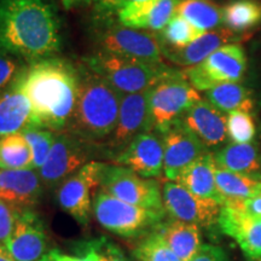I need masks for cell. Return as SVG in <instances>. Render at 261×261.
I'll use <instances>...</instances> for the list:
<instances>
[{"instance_id": "1", "label": "cell", "mask_w": 261, "mask_h": 261, "mask_svg": "<svg viewBox=\"0 0 261 261\" xmlns=\"http://www.w3.org/2000/svg\"><path fill=\"white\" fill-rule=\"evenodd\" d=\"M17 84L32 107L33 125L52 132L68 129L80 91V70L60 57L27 64Z\"/></svg>"}, {"instance_id": "2", "label": "cell", "mask_w": 261, "mask_h": 261, "mask_svg": "<svg viewBox=\"0 0 261 261\" xmlns=\"http://www.w3.org/2000/svg\"><path fill=\"white\" fill-rule=\"evenodd\" d=\"M0 48L27 64L56 57L62 48L56 8L46 0H0Z\"/></svg>"}, {"instance_id": "3", "label": "cell", "mask_w": 261, "mask_h": 261, "mask_svg": "<svg viewBox=\"0 0 261 261\" xmlns=\"http://www.w3.org/2000/svg\"><path fill=\"white\" fill-rule=\"evenodd\" d=\"M80 91L68 132L93 144L115 128L122 94L85 64L79 67Z\"/></svg>"}, {"instance_id": "4", "label": "cell", "mask_w": 261, "mask_h": 261, "mask_svg": "<svg viewBox=\"0 0 261 261\" xmlns=\"http://www.w3.org/2000/svg\"><path fill=\"white\" fill-rule=\"evenodd\" d=\"M84 62L89 69L106 79L122 96L150 90L177 71L163 63H149L104 51H97L84 58Z\"/></svg>"}, {"instance_id": "5", "label": "cell", "mask_w": 261, "mask_h": 261, "mask_svg": "<svg viewBox=\"0 0 261 261\" xmlns=\"http://www.w3.org/2000/svg\"><path fill=\"white\" fill-rule=\"evenodd\" d=\"M92 214L100 226L126 238H136L151 232L161 224L166 211H154L129 204L98 191L93 198Z\"/></svg>"}, {"instance_id": "6", "label": "cell", "mask_w": 261, "mask_h": 261, "mask_svg": "<svg viewBox=\"0 0 261 261\" xmlns=\"http://www.w3.org/2000/svg\"><path fill=\"white\" fill-rule=\"evenodd\" d=\"M202 99L198 91L189 83L182 71L177 70L151 87L149 98L151 132L165 135Z\"/></svg>"}, {"instance_id": "7", "label": "cell", "mask_w": 261, "mask_h": 261, "mask_svg": "<svg viewBox=\"0 0 261 261\" xmlns=\"http://www.w3.org/2000/svg\"><path fill=\"white\" fill-rule=\"evenodd\" d=\"M102 17L103 27L96 33L99 51L149 63H163L162 44L158 33L126 27L119 21H112L110 15Z\"/></svg>"}, {"instance_id": "8", "label": "cell", "mask_w": 261, "mask_h": 261, "mask_svg": "<svg viewBox=\"0 0 261 261\" xmlns=\"http://www.w3.org/2000/svg\"><path fill=\"white\" fill-rule=\"evenodd\" d=\"M99 189L129 204L148 210L166 211L159 182L154 179L140 177L132 169L123 166L103 163L99 175Z\"/></svg>"}, {"instance_id": "9", "label": "cell", "mask_w": 261, "mask_h": 261, "mask_svg": "<svg viewBox=\"0 0 261 261\" xmlns=\"http://www.w3.org/2000/svg\"><path fill=\"white\" fill-rule=\"evenodd\" d=\"M247 69L248 57L242 45L227 44L182 73L196 90L205 92L217 85L238 83L244 77Z\"/></svg>"}, {"instance_id": "10", "label": "cell", "mask_w": 261, "mask_h": 261, "mask_svg": "<svg viewBox=\"0 0 261 261\" xmlns=\"http://www.w3.org/2000/svg\"><path fill=\"white\" fill-rule=\"evenodd\" d=\"M91 145L68 130L57 132L46 161L38 169L42 184L57 187L83 168L90 162Z\"/></svg>"}, {"instance_id": "11", "label": "cell", "mask_w": 261, "mask_h": 261, "mask_svg": "<svg viewBox=\"0 0 261 261\" xmlns=\"http://www.w3.org/2000/svg\"><path fill=\"white\" fill-rule=\"evenodd\" d=\"M103 162L90 161L65 179L57 189V203L83 226L89 225L93 208V194L99 188Z\"/></svg>"}, {"instance_id": "12", "label": "cell", "mask_w": 261, "mask_h": 261, "mask_svg": "<svg viewBox=\"0 0 261 261\" xmlns=\"http://www.w3.org/2000/svg\"><path fill=\"white\" fill-rule=\"evenodd\" d=\"M163 207L172 219L211 227L218 224L221 204L191 194L177 181L167 180L162 187Z\"/></svg>"}, {"instance_id": "13", "label": "cell", "mask_w": 261, "mask_h": 261, "mask_svg": "<svg viewBox=\"0 0 261 261\" xmlns=\"http://www.w3.org/2000/svg\"><path fill=\"white\" fill-rule=\"evenodd\" d=\"M45 225L34 210H16L15 227L4 246L16 261H40L51 252Z\"/></svg>"}, {"instance_id": "14", "label": "cell", "mask_w": 261, "mask_h": 261, "mask_svg": "<svg viewBox=\"0 0 261 261\" xmlns=\"http://www.w3.org/2000/svg\"><path fill=\"white\" fill-rule=\"evenodd\" d=\"M150 90L122 97L116 126L107 139V146L110 152L116 151L119 155L137 136L151 132L149 109Z\"/></svg>"}, {"instance_id": "15", "label": "cell", "mask_w": 261, "mask_h": 261, "mask_svg": "<svg viewBox=\"0 0 261 261\" xmlns=\"http://www.w3.org/2000/svg\"><path fill=\"white\" fill-rule=\"evenodd\" d=\"M162 142L163 174L169 181H177L191 163L208 152L201 140L180 121L162 135Z\"/></svg>"}, {"instance_id": "16", "label": "cell", "mask_w": 261, "mask_h": 261, "mask_svg": "<svg viewBox=\"0 0 261 261\" xmlns=\"http://www.w3.org/2000/svg\"><path fill=\"white\" fill-rule=\"evenodd\" d=\"M243 202H224L221 205L219 225L221 232L232 237L248 259L261 257V218L246 214Z\"/></svg>"}, {"instance_id": "17", "label": "cell", "mask_w": 261, "mask_h": 261, "mask_svg": "<svg viewBox=\"0 0 261 261\" xmlns=\"http://www.w3.org/2000/svg\"><path fill=\"white\" fill-rule=\"evenodd\" d=\"M115 162L132 169L143 178L160 177L163 172L162 136L156 132H145L137 136L116 155Z\"/></svg>"}, {"instance_id": "18", "label": "cell", "mask_w": 261, "mask_h": 261, "mask_svg": "<svg viewBox=\"0 0 261 261\" xmlns=\"http://www.w3.org/2000/svg\"><path fill=\"white\" fill-rule=\"evenodd\" d=\"M252 34H237L230 29L220 27L214 31L205 32L197 40L182 48L162 46V56L172 63L182 67H195L211 56L218 48L227 44H241Z\"/></svg>"}, {"instance_id": "19", "label": "cell", "mask_w": 261, "mask_h": 261, "mask_svg": "<svg viewBox=\"0 0 261 261\" xmlns=\"http://www.w3.org/2000/svg\"><path fill=\"white\" fill-rule=\"evenodd\" d=\"M41 195L42 181L34 169H0V200L15 210H33Z\"/></svg>"}, {"instance_id": "20", "label": "cell", "mask_w": 261, "mask_h": 261, "mask_svg": "<svg viewBox=\"0 0 261 261\" xmlns=\"http://www.w3.org/2000/svg\"><path fill=\"white\" fill-rule=\"evenodd\" d=\"M226 119L227 115L207 99H201L184 114L180 122L201 140L205 148L212 149L226 142Z\"/></svg>"}, {"instance_id": "21", "label": "cell", "mask_w": 261, "mask_h": 261, "mask_svg": "<svg viewBox=\"0 0 261 261\" xmlns=\"http://www.w3.org/2000/svg\"><path fill=\"white\" fill-rule=\"evenodd\" d=\"M31 125V103L16 81L14 86L0 93V138L23 132Z\"/></svg>"}, {"instance_id": "22", "label": "cell", "mask_w": 261, "mask_h": 261, "mask_svg": "<svg viewBox=\"0 0 261 261\" xmlns=\"http://www.w3.org/2000/svg\"><path fill=\"white\" fill-rule=\"evenodd\" d=\"M215 162L211 152H207L191 163L179 175L177 182L182 185L191 194L205 200H212L223 205L224 198L218 190L215 182Z\"/></svg>"}, {"instance_id": "23", "label": "cell", "mask_w": 261, "mask_h": 261, "mask_svg": "<svg viewBox=\"0 0 261 261\" xmlns=\"http://www.w3.org/2000/svg\"><path fill=\"white\" fill-rule=\"evenodd\" d=\"M168 247L181 261H190L202 247L201 228L195 224L172 219L155 227Z\"/></svg>"}, {"instance_id": "24", "label": "cell", "mask_w": 261, "mask_h": 261, "mask_svg": "<svg viewBox=\"0 0 261 261\" xmlns=\"http://www.w3.org/2000/svg\"><path fill=\"white\" fill-rule=\"evenodd\" d=\"M218 167L261 179V151L255 143H230L213 155Z\"/></svg>"}, {"instance_id": "25", "label": "cell", "mask_w": 261, "mask_h": 261, "mask_svg": "<svg viewBox=\"0 0 261 261\" xmlns=\"http://www.w3.org/2000/svg\"><path fill=\"white\" fill-rule=\"evenodd\" d=\"M215 182L224 202H243L261 194L260 178L226 171L218 166L215 167Z\"/></svg>"}, {"instance_id": "26", "label": "cell", "mask_w": 261, "mask_h": 261, "mask_svg": "<svg viewBox=\"0 0 261 261\" xmlns=\"http://www.w3.org/2000/svg\"><path fill=\"white\" fill-rule=\"evenodd\" d=\"M205 99L223 113L246 110L252 113L254 108L253 92L238 83L220 84L204 92Z\"/></svg>"}, {"instance_id": "27", "label": "cell", "mask_w": 261, "mask_h": 261, "mask_svg": "<svg viewBox=\"0 0 261 261\" xmlns=\"http://www.w3.org/2000/svg\"><path fill=\"white\" fill-rule=\"evenodd\" d=\"M175 15L202 32L214 31L223 25V8L214 0H180Z\"/></svg>"}, {"instance_id": "28", "label": "cell", "mask_w": 261, "mask_h": 261, "mask_svg": "<svg viewBox=\"0 0 261 261\" xmlns=\"http://www.w3.org/2000/svg\"><path fill=\"white\" fill-rule=\"evenodd\" d=\"M261 24V0H230L223 6V25L237 34Z\"/></svg>"}, {"instance_id": "29", "label": "cell", "mask_w": 261, "mask_h": 261, "mask_svg": "<svg viewBox=\"0 0 261 261\" xmlns=\"http://www.w3.org/2000/svg\"><path fill=\"white\" fill-rule=\"evenodd\" d=\"M0 169H34L31 146L22 133L0 138Z\"/></svg>"}, {"instance_id": "30", "label": "cell", "mask_w": 261, "mask_h": 261, "mask_svg": "<svg viewBox=\"0 0 261 261\" xmlns=\"http://www.w3.org/2000/svg\"><path fill=\"white\" fill-rule=\"evenodd\" d=\"M205 32H202L195 25H192L190 22L182 18L181 16L175 15L168 22V24L161 32L158 33V35L161 40L162 46L182 48L197 40Z\"/></svg>"}, {"instance_id": "31", "label": "cell", "mask_w": 261, "mask_h": 261, "mask_svg": "<svg viewBox=\"0 0 261 261\" xmlns=\"http://www.w3.org/2000/svg\"><path fill=\"white\" fill-rule=\"evenodd\" d=\"M133 256L136 261H181L155 228L137 244Z\"/></svg>"}, {"instance_id": "32", "label": "cell", "mask_w": 261, "mask_h": 261, "mask_svg": "<svg viewBox=\"0 0 261 261\" xmlns=\"http://www.w3.org/2000/svg\"><path fill=\"white\" fill-rule=\"evenodd\" d=\"M180 0H159L149 11L137 19L130 28L160 33L175 16Z\"/></svg>"}, {"instance_id": "33", "label": "cell", "mask_w": 261, "mask_h": 261, "mask_svg": "<svg viewBox=\"0 0 261 261\" xmlns=\"http://www.w3.org/2000/svg\"><path fill=\"white\" fill-rule=\"evenodd\" d=\"M21 133L24 136L25 140H27L29 146H31L34 169H40L45 161H46L48 154H50L57 133L52 132V130L47 128H44V127L34 125L27 127Z\"/></svg>"}, {"instance_id": "34", "label": "cell", "mask_w": 261, "mask_h": 261, "mask_svg": "<svg viewBox=\"0 0 261 261\" xmlns=\"http://www.w3.org/2000/svg\"><path fill=\"white\" fill-rule=\"evenodd\" d=\"M227 138L234 144L253 143L256 136L255 120L250 112L236 110L227 114Z\"/></svg>"}, {"instance_id": "35", "label": "cell", "mask_w": 261, "mask_h": 261, "mask_svg": "<svg viewBox=\"0 0 261 261\" xmlns=\"http://www.w3.org/2000/svg\"><path fill=\"white\" fill-rule=\"evenodd\" d=\"M25 67L24 61L0 48V93L14 86Z\"/></svg>"}, {"instance_id": "36", "label": "cell", "mask_w": 261, "mask_h": 261, "mask_svg": "<svg viewBox=\"0 0 261 261\" xmlns=\"http://www.w3.org/2000/svg\"><path fill=\"white\" fill-rule=\"evenodd\" d=\"M79 248L92 252L98 261H130L121 248L104 236L80 243Z\"/></svg>"}, {"instance_id": "37", "label": "cell", "mask_w": 261, "mask_h": 261, "mask_svg": "<svg viewBox=\"0 0 261 261\" xmlns=\"http://www.w3.org/2000/svg\"><path fill=\"white\" fill-rule=\"evenodd\" d=\"M159 0H116L115 10L117 21L130 27L133 22L154 6Z\"/></svg>"}, {"instance_id": "38", "label": "cell", "mask_w": 261, "mask_h": 261, "mask_svg": "<svg viewBox=\"0 0 261 261\" xmlns=\"http://www.w3.org/2000/svg\"><path fill=\"white\" fill-rule=\"evenodd\" d=\"M16 210L0 200V244L8 242L15 227Z\"/></svg>"}, {"instance_id": "39", "label": "cell", "mask_w": 261, "mask_h": 261, "mask_svg": "<svg viewBox=\"0 0 261 261\" xmlns=\"http://www.w3.org/2000/svg\"><path fill=\"white\" fill-rule=\"evenodd\" d=\"M190 261H230V259L220 247L204 244Z\"/></svg>"}, {"instance_id": "40", "label": "cell", "mask_w": 261, "mask_h": 261, "mask_svg": "<svg viewBox=\"0 0 261 261\" xmlns=\"http://www.w3.org/2000/svg\"><path fill=\"white\" fill-rule=\"evenodd\" d=\"M76 253L79 254L77 256L68 255V254H61L57 249L51 250V255L54 261H98L96 255L92 252L86 249L77 248Z\"/></svg>"}, {"instance_id": "41", "label": "cell", "mask_w": 261, "mask_h": 261, "mask_svg": "<svg viewBox=\"0 0 261 261\" xmlns=\"http://www.w3.org/2000/svg\"><path fill=\"white\" fill-rule=\"evenodd\" d=\"M243 210L249 217L261 218V194L244 201Z\"/></svg>"}, {"instance_id": "42", "label": "cell", "mask_w": 261, "mask_h": 261, "mask_svg": "<svg viewBox=\"0 0 261 261\" xmlns=\"http://www.w3.org/2000/svg\"><path fill=\"white\" fill-rule=\"evenodd\" d=\"M115 3L116 0H90V4H93L100 15H112L116 12Z\"/></svg>"}, {"instance_id": "43", "label": "cell", "mask_w": 261, "mask_h": 261, "mask_svg": "<svg viewBox=\"0 0 261 261\" xmlns=\"http://www.w3.org/2000/svg\"><path fill=\"white\" fill-rule=\"evenodd\" d=\"M62 4L64 5L65 9H71L75 6L90 4V0H60Z\"/></svg>"}, {"instance_id": "44", "label": "cell", "mask_w": 261, "mask_h": 261, "mask_svg": "<svg viewBox=\"0 0 261 261\" xmlns=\"http://www.w3.org/2000/svg\"><path fill=\"white\" fill-rule=\"evenodd\" d=\"M0 261H16L3 244H0Z\"/></svg>"}, {"instance_id": "45", "label": "cell", "mask_w": 261, "mask_h": 261, "mask_svg": "<svg viewBox=\"0 0 261 261\" xmlns=\"http://www.w3.org/2000/svg\"><path fill=\"white\" fill-rule=\"evenodd\" d=\"M40 261H54V259H52V255H51V252H50V253H48V254H47V255H46V256H45V257H44V259H41Z\"/></svg>"}, {"instance_id": "46", "label": "cell", "mask_w": 261, "mask_h": 261, "mask_svg": "<svg viewBox=\"0 0 261 261\" xmlns=\"http://www.w3.org/2000/svg\"><path fill=\"white\" fill-rule=\"evenodd\" d=\"M257 57H259V65L261 67V50L259 51V54H257Z\"/></svg>"}]
</instances>
